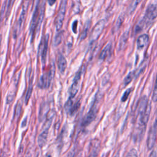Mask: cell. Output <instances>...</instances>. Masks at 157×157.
Here are the masks:
<instances>
[{
  "instance_id": "1",
  "label": "cell",
  "mask_w": 157,
  "mask_h": 157,
  "mask_svg": "<svg viewBox=\"0 0 157 157\" xmlns=\"http://www.w3.org/2000/svg\"><path fill=\"white\" fill-rule=\"evenodd\" d=\"M55 116V110H52L51 112H49L48 115L46 118L44 126L42 127L41 132L38 136V142L39 147L41 148L43 147L46 144L49 134V131L50 128L51 126Z\"/></svg>"
},
{
  "instance_id": "2",
  "label": "cell",
  "mask_w": 157,
  "mask_h": 157,
  "mask_svg": "<svg viewBox=\"0 0 157 157\" xmlns=\"http://www.w3.org/2000/svg\"><path fill=\"white\" fill-rule=\"evenodd\" d=\"M55 73V63H52L49 71L46 73L42 75L38 81V86L41 89L47 88L50 87Z\"/></svg>"
},
{
  "instance_id": "3",
  "label": "cell",
  "mask_w": 157,
  "mask_h": 157,
  "mask_svg": "<svg viewBox=\"0 0 157 157\" xmlns=\"http://www.w3.org/2000/svg\"><path fill=\"white\" fill-rule=\"evenodd\" d=\"M157 17V6L155 4H151L146 9L145 16L138 23L143 28L146 25H148L154 21Z\"/></svg>"
},
{
  "instance_id": "4",
  "label": "cell",
  "mask_w": 157,
  "mask_h": 157,
  "mask_svg": "<svg viewBox=\"0 0 157 157\" xmlns=\"http://www.w3.org/2000/svg\"><path fill=\"white\" fill-rule=\"evenodd\" d=\"M99 100H100V98H99V95L98 93V96L97 95L95 96L93 103L91 108L90 109V111H88L86 116L84 117L82 121V126L83 127H86L88 126L93 122V121L95 119L97 113H98V111L97 106H98V104L99 103Z\"/></svg>"
},
{
  "instance_id": "5",
  "label": "cell",
  "mask_w": 157,
  "mask_h": 157,
  "mask_svg": "<svg viewBox=\"0 0 157 157\" xmlns=\"http://www.w3.org/2000/svg\"><path fill=\"white\" fill-rule=\"evenodd\" d=\"M29 3L30 0H24V2L22 6V10H21L19 18L15 25V28H14V36H17L22 29L27 14L28 7H29Z\"/></svg>"
},
{
  "instance_id": "6",
  "label": "cell",
  "mask_w": 157,
  "mask_h": 157,
  "mask_svg": "<svg viewBox=\"0 0 157 157\" xmlns=\"http://www.w3.org/2000/svg\"><path fill=\"white\" fill-rule=\"evenodd\" d=\"M40 10L41 8L39 7V1L38 0L37 4L35 7L30 28V33L31 34V42L33 41L34 38L35 37V31L36 30H38V24H39V19L40 15Z\"/></svg>"
},
{
  "instance_id": "7",
  "label": "cell",
  "mask_w": 157,
  "mask_h": 157,
  "mask_svg": "<svg viewBox=\"0 0 157 157\" xmlns=\"http://www.w3.org/2000/svg\"><path fill=\"white\" fill-rule=\"evenodd\" d=\"M66 6H67V0H62L60 4L58 15H57L56 17L55 22V28L57 31H60L61 29V28L63 27L64 19H65V14L66 12Z\"/></svg>"
},
{
  "instance_id": "8",
  "label": "cell",
  "mask_w": 157,
  "mask_h": 157,
  "mask_svg": "<svg viewBox=\"0 0 157 157\" xmlns=\"http://www.w3.org/2000/svg\"><path fill=\"white\" fill-rule=\"evenodd\" d=\"M156 134H157V112L154 122L153 123L148 131L147 141V146L148 150H151L153 148L156 141Z\"/></svg>"
},
{
  "instance_id": "9",
  "label": "cell",
  "mask_w": 157,
  "mask_h": 157,
  "mask_svg": "<svg viewBox=\"0 0 157 157\" xmlns=\"http://www.w3.org/2000/svg\"><path fill=\"white\" fill-rule=\"evenodd\" d=\"M83 68L82 67L79 69V71H77V73L74 76L73 83L71 85V87L69 89V98H74L77 93L78 88H79V82L81 81L82 74L83 73Z\"/></svg>"
},
{
  "instance_id": "10",
  "label": "cell",
  "mask_w": 157,
  "mask_h": 157,
  "mask_svg": "<svg viewBox=\"0 0 157 157\" xmlns=\"http://www.w3.org/2000/svg\"><path fill=\"white\" fill-rule=\"evenodd\" d=\"M49 39V35L47 34L42 38L41 43L39 47V53L41 58V62L42 65H45L47 60V55L48 51V41Z\"/></svg>"
},
{
  "instance_id": "11",
  "label": "cell",
  "mask_w": 157,
  "mask_h": 157,
  "mask_svg": "<svg viewBox=\"0 0 157 157\" xmlns=\"http://www.w3.org/2000/svg\"><path fill=\"white\" fill-rule=\"evenodd\" d=\"M106 21L104 20H101L100 21H99L96 24V25L95 26L93 30L91 36L90 38V42L91 44L94 43L95 41L98 40L99 36H100V35L103 33Z\"/></svg>"
},
{
  "instance_id": "12",
  "label": "cell",
  "mask_w": 157,
  "mask_h": 157,
  "mask_svg": "<svg viewBox=\"0 0 157 157\" xmlns=\"http://www.w3.org/2000/svg\"><path fill=\"white\" fill-rule=\"evenodd\" d=\"M149 42V36L148 34H144L141 35L137 39V47L138 49L141 50L144 48Z\"/></svg>"
},
{
  "instance_id": "13",
  "label": "cell",
  "mask_w": 157,
  "mask_h": 157,
  "mask_svg": "<svg viewBox=\"0 0 157 157\" xmlns=\"http://www.w3.org/2000/svg\"><path fill=\"white\" fill-rule=\"evenodd\" d=\"M58 68L61 74H64L67 68V61L61 54H59L58 55Z\"/></svg>"
},
{
  "instance_id": "14",
  "label": "cell",
  "mask_w": 157,
  "mask_h": 157,
  "mask_svg": "<svg viewBox=\"0 0 157 157\" xmlns=\"http://www.w3.org/2000/svg\"><path fill=\"white\" fill-rule=\"evenodd\" d=\"M111 49H112V44L111 43L107 44L101 52L100 55H99V59L102 61L105 60L107 58H108V56L111 54Z\"/></svg>"
},
{
  "instance_id": "15",
  "label": "cell",
  "mask_w": 157,
  "mask_h": 157,
  "mask_svg": "<svg viewBox=\"0 0 157 157\" xmlns=\"http://www.w3.org/2000/svg\"><path fill=\"white\" fill-rule=\"evenodd\" d=\"M128 36H129V31H125L123 34L122 36H121L120 41H119V44H118V50L119 51L123 50L125 47V46L127 44V42H128Z\"/></svg>"
},
{
  "instance_id": "16",
  "label": "cell",
  "mask_w": 157,
  "mask_h": 157,
  "mask_svg": "<svg viewBox=\"0 0 157 157\" xmlns=\"http://www.w3.org/2000/svg\"><path fill=\"white\" fill-rule=\"evenodd\" d=\"M134 78H136V71H132L130 73L128 74V75L125 78L123 81V86L126 87L128 84H130L131 81L134 79Z\"/></svg>"
},
{
  "instance_id": "17",
  "label": "cell",
  "mask_w": 157,
  "mask_h": 157,
  "mask_svg": "<svg viewBox=\"0 0 157 157\" xmlns=\"http://www.w3.org/2000/svg\"><path fill=\"white\" fill-rule=\"evenodd\" d=\"M63 38V32L62 31H60L58 34H56L54 39V46L55 47L58 46L60 44Z\"/></svg>"
},
{
  "instance_id": "18",
  "label": "cell",
  "mask_w": 157,
  "mask_h": 157,
  "mask_svg": "<svg viewBox=\"0 0 157 157\" xmlns=\"http://www.w3.org/2000/svg\"><path fill=\"white\" fill-rule=\"evenodd\" d=\"M90 22H88L85 25V26L83 28V30L81 34V37H80V39L81 41H83L84 40L85 38H87V34H88V32L89 31L90 29Z\"/></svg>"
},
{
  "instance_id": "19",
  "label": "cell",
  "mask_w": 157,
  "mask_h": 157,
  "mask_svg": "<svg viewBox=\"0 0 157 157\" xmlns=\"http://www.w3.org/2000/svg\"><path fill=\"white\" fill-rule=\"evenodd\" d=\"M33 77L31 78V80L29 82V85H28V88L27 90V92H26V96H25V102L26 104L28 103V101H29V99L31 96V93H32V91H33Z\"/></svg>"
},
{
  "instance_id": "20",
  "label": "cell",
  "mask_w": 157,
  "mask_h": 157,
  "mask_svg": "<svg viewBox=\"0 0 157 157\" xmlns=\"http://www.w3.org/2000/svg\"><path fill=\"white\" fill-rule=\"evenodd\" d=\"M146 66H147V61H144L136 69H135L136 74V78L138 77L142 73L144 72V70L146 68Z\"/></svg>"
},
{
  "instance_id": "21",
  "label": "cell",
  "mask_w": 157,
  "mask_h": 157,
  "mask_svg": "<svg viewBox=\"0 0 157 157\" xmlns=\"http://www.w3.org/2000/svg\"><path fill=\"white\" fill-rule=\"evenodd\" d=\"M142 0H133L131 3L130 4L129 8H128V11L130 14H132L137 8L139 4L141 2Z\"/></svg>"
},
{
  "instance_id": "22",
  "label": "cell",
  "mask_w": 157,
  "mask_h": 157,
  "mask_svg": "<svg viewBox=\"0 0 157 157\" xmlns=\"http://www.w3.org/2000/svg\"><path fill=\"white\" fill-rule=\"evenodd\" d=\"M80 106H81V101H77L76 103H74L73 107L71 108V109H70V111L68 113V115H69L71 116H73L74 114L77 111L78 108H79Z\"/></svg>"
},
{
  "instance_id": "23",
  "label": "cell",
  "mask_w": 157,
  "mask_h": 157,
  "mask_svg": "<svg viewBox=\"0 0 157 157\" xmlns=\"http://www.w3.org/2000/svg\"><path fill=\"white\" fill-rule=\"evenodd\" d=\"M124 19H125V16L124 15H121L119 16V17L118 18L117 22H116V25H115V31L119 29V28L121 26V25H122V24H123V21H124Z\"/></svg>"
},
{
  "instance_id": "24",
  "label": "cell",
  "mask_w": 157,
  "mask_h": 157,
  "mask_svg": "<svg viewBox=\"0 0 157 157\" xmlns=\"http://www.w3.org/2000/svg\"><path fill=\"white\" fill-rule=\"evenodd\" d=\"M131 90H132V88H130L127 89L125 92L123 94V96L121 98V101L122 102H125L126 101V100L128 99V97H129L130 93H131Z\"/></svg>"
},
{
  "instance_id": "25",
  "label": "cell",
  "mask_w": 157,
  "mask_h": 157,
  "mask_svg": "<svg viewBox=\"0 0 157 157\" xmlns=\"http://www.w3.org/2000/svg\"><path fill=\"white\" fill-rule=\"evenodd\" d=\"M152 100H153V102H157V76H156L155 84L154 88H153V91Z\"/></svg>"
},
{
  "instance_id": "26",
  "label": "cell",
  "mask_w": 157,
  "mask_h": 157,
  "mask_svg": "<svg viewBox=\"0 0 157 157\" xmlns=\"http://www.w3.org/2000/svg\"><path fill=\"white\" fill-rule=\"evenodd\" d=\"M14 98H15V93L14 92H9V94L8 95V96H7L6 99V102L7 104H9L13 101L14 99Z\"/></svg>"
},
{
  "instance_id": "27",
  "label": "cell",
  "mask_w": 157,
  "mask_h": 157,
  "mask_svg": "<svg viewBox=\"0 0 157 157\" xmlns=\"http://www.w3.org/2000/svg\"><path fill=\"white\" fill-rule=\"evenodd\" d=\"M126 157H138V152L136 149L133 148L128 152Z\"/></svg>"
},
{
  "instance_id": "28",
  "label": "cell",
  "mask_w": 157,
  "mask_h": 157,
  "mask_svg": "<svg viewBox=\"0 0 157 157\" xmlns=\"http://www.w3.org/2000/svg\"><path fill=\"white\" fill-rule=\"evenodd\" d=\"M98 148L94 147L93 149L91 151V152L90 153L89 157H98Z\"/></svg>"
},
{
  "instance_id": "29",
  "label": "cell",
  "mask_w": 157,
  "mask_h": 157,
  "mask_svg": "<svg viewBox=\"0 0 157 157\" xmlns=\"http://www.w3.org/2000/svg\"><path fill=\"white\" fill-rule=\"evenodd\" d=\"M14 1H15V0H8V4H7L8 5V9H7V11H8V14L9 12V9H11V7L12 6Z\"/></svg>"
},
{
  "instance_id": "30",
  "label": "cell",
  "mask_w": 157,
  "mask_h": 157,
  "mask_svg": "<svg viewBox=\"0 0 157 157\" xmlns=\"http://www.w3.org/2000/svg\"><path fill=\"white\" fill-rule=\"evenodd\" d=\"M21 109H22V106H21L20 104V105H17V111H16V117H19L20 113V111H21Z\"/></svg>"
},
{
  "instance_id": "31",
  "label": "cell",
  "mask_w": 157,
  "mask_h": 157,
  "mask_svg": "<svg viewBox=\"0 0 157 157\" xmlns=\"http://www.w3.org/2000/svg\"><path fill=\"white\" fill-rule=\"evenodd\" d=\"M77 21H75L72 26V29L74 33H77Z\"/></svg>"
},
{
  "instance_id": "32",
  "label": "cell",
  "mask_w": 157,
  "mask_h": 157,
  "mask_svg": "<svg viewBox=\"0 0 157 157\" xmlns=\"http://www.w3.org/2000/svg\"><path fill=\"white\" fill-rule=\"evenodd\" d=\"M56 1V0H48V3L50 6H53Z\"/></svg>"
},
{
  "instance_id": "33",
  "label": "cell",
  "mask_w": 157,
  "mask_h": 157,
  "mask_svg": "<svg viewBox=\"0 0 157 157\" xmlns=\"http://www.w3.org/2000/svg\"><path fill=\"white\" fill-rule=\"evenodd\" d=\"M26 118L25 119V120H24V122H23V123H22V127H24V126H26Z\"/></svg>"
},
{
  "instance_id": "34",
  "label": "cell",
  "mask_w": 157,
  "mask_h": 157,
  "mask_svg": "<svg viewBox=\"0 0 157 157\" xmlns=\"http://www.w3.org/2000/svg\"><path fill=\"white\" fill-rule=\"evenodd\" d=\"M114 157H120V155H119V153H117L116 155V156H114Z\"/></svg>"
}]
</instances>
